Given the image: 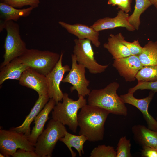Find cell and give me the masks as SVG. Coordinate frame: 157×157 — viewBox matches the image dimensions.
Masks as SVG:
<instances>
[{
    "mask_svg": "<svg viewBox=\"0 0 157 157\" xmlns=\"http://www.w3.org/2000/svg\"><path fill=\"white\" fill-rule=\"evenodd\" d=\"M110 113L107 110L98 107L85 105L81 108L78 115L79 135H84L91 142L102 140L105 123Z\"/></svg>",
    "mask_w": 157,
    "mask_h": 157,
    "instance_id": "cell-1",
    "label": "cell"
},
{
    "mask_svg": "<svg viewBox=\"0 0 157 157\" xmlns=\"http://www.w3.org/2000/svg\"><path fill=\"white\" fill-rule=\"evenodd\" d=\"M119 87L118 83L113 82L103 88L92 90L88 95V104L102 108L113 114L126 116L127 109L125 103L117 93Z\"/></svg>",
    "mask_w": 157,
    "mask_h": 157,
    "instance_id": "cell-2",
    "label": "cell"
},
{
    "mask_svg": "<svg viewBox=\"0 0 157 157\" xmlns=\"http://www.w3.org/2000/svg\"><path fill=\"white\" fill-rule=\"evenodd\" d=\"M78 96L74 101L66 93L63 94V102L57 103L52 112V117L64 125H67L73 132L76 133L78 126V112L87 104V100L83 96Z\"/></svg>",
    "mask_w": 157,
    "mask_h": 157,
    "instance_id": "cell-3",
    "label": "cell"
},
{
    "mask_svg": "<svg viewBox=\"0 0 157 157\" xmlns=\"http://www.w3.org/2000/svg\"><path fill=\"white\" fill-rule=\"evenodd\" d=\"M3 29L6 30L7 34L4 44V60L0 68L21 56L27 49L25 43L21 38L18 24L12 20L0 22V32Z\"/></svg>",
    "mask_w": 157,
    "mask_h": 157,
    "instance_id": "cell-4",
    "label": "cell"
},
{
    "mask_svg": "<svg viewBox=\"0 0 157 157\" xmlns=\"http://www.w3.org/2000/svg\"><path fill=\"white\" fill-rule=\"evenodd\" d=\"M60 54L48 50L27 49L18 58L29 68L46 76L55 67Z\"/></svg>",
    "mask_w": 157,
    "mask_h": 157,
    "instance_id": "cell-5",
    "label": "cell"
},
{
    "mask_svg": "<svg viewBox=\"0 0 157 157\" xmlns=\"http://www.w3.org/2000/svg\"><path fill=\"white\" fill-rule=\"evenodd\" d=\"M67 131L65 125L59 121L52 118L49 120L35 146V151L38 157H51L57 142L65 135Z\"/></svg>",
    "mask_w": 157,
    "mask_h": 157,
    "instance_id": "cell-6",
    "label": "cell"
},
{
    "mask_svg": "<svg viewBox=\"0 0 157 157\" xmlns=\"http://www.w3.org/2000/svg\"><path fill=\"white\" fill-rule=\"evenodd\" d=\"M74 42L73 54L78 64L83 65L92 74H100L105 71L108 65H101L97 61L90 40L75 39Z\"/></svg>",
    "mask_w": 157,
    "mask_h": 157,
    "instance_id": "cell-7",
    "label": "cell"
},
{
    "mask_svg": "<svg viewBox=\"0 0 157 157\" xmlns=\"http://www.w3.org/2000/svg\"><path fill=\"white\" fill-rule=\"evenodd\" d=\"M17 149L35 151V147L23 133L10 129H0V153L6 157L12 156Z\"/></svg>",
    "mask_w": 157,
    "mask_h": 157,
    "instance_id": "cell-8",
    "label": "cell"
},
{
    "mask_svg": "<svg viewBox=\"0 0 157 157\" xmlns=\"http://www.w3.org/2000/svg\"><path fill=\"white\" fill-rule=\"evenodd\" d=\"M71 68L62 82L69 83L72 85L70 88L71 92L76 90L78 96L81 95L84 97L88 96L91 92L88 88L90 81L85 76V68L77 63L76 57L73 54L71 55Z\"/></svg>",
    "mask_w": 157,
    "mask_h": 157,
    "instance_id": "cell-9",
    "label": "cell"
},
{
    "mask_svg": "<svg viewBox=\"0 0 157 157\" xmlns=\"http://www.w3.org/2000/svg\"><path fill=\"white\" fill-rule=\"evenodd\" d=\"M63 52L61 53L60 58L56 65L46 76L48 96L50 99H53L55 100L56 104L63 99L64 93L60 88V83L65 73L69 72L71 69L68 65H63Z\"/></svg>",
    "mask_w": 157,
    "mask_h": 157,
    "instance_id": "cell-10",
    "label": "cell"
},
{
    "mask_svg": "<svg viewBox=\"0 0 157 157\" xmlns=\"http://www.w3.org/2000/svg\"><path fill=\"white\" fill-rule=\"evenodd\" d=\"M112 65L126 81L129 82L135 80L138 72L144 67L138 55H131L114 60Z\"/></svg>",
    "mask_w": 157,
    "mask_h": 157,
    "instance_id": "cell-11",
    "label": "cell"
},
{
    "mask_svg": "<svg viewBox=\"0 0 157 157\" xmlns=\"http://www.w3.org/2000/svg\"><path fill=\"white\" fill-rule=\"evenodd\" d=\"M155 92L151 90L147 97L138 99L133 96V93L128 92L119 96L125 103L132 105L138 108L142 113L148 126V128L154 131H157V121L149 113L148 108Z\"/></svg>",
    "mask_w": 157,
    "mask_h": 157,
    "instance_id": "cell-12",
    "label": "cell"
},
{
    "mask_svg": "<svg viewBox=\"0 0 157 157\" xmlns=\"http://www.w3.org/2000/svg\"><path fill=\"white\" fill-rule=\"evenodd\" d=\"M19 83L22 86L35 90L38 96L48 95L46 76L32 69L29 68L23 72Z\"/></svg>",
    "mask_w": 157,
    "mask_h": 157,
    "instance_id": "cell-13",
    "label": "cell"
},
{
    "mask_svg": "<svg viewBox=\"0 0 157 157\" xmlns=\"http://www.w3.org/2000/svg\"><path fill=\"white\" fill-rule=\"evenodd\" d=\"M129 16L128 13L120 10L116 17L113 18L105 17L100 19L90 26L95 31L99 32L119 27H124L129 31H133L135 29L128 22Z\"/></svg>",
    "mask_w": 157,
    "mask_h": 157,
    "instance_id": "cell-14",
    "label": "cell"
},
{
    "mask_svg": "<svg viewBox=\"0 0 157 157\" xmlns=\"http://www.w3.org/2000/svg\"><path fill=\"white\" fill-rule=\"evenodd\" d=\"M59 24L69 33L79 39H88L96 47H98L101 43L99 40V31H95L91 26L81 24H71L60 21Z\"/></svg>",
    "mask_w": 157,
    "mask_h": 157,
    "instance_id": "cell-15",
    "label": "cell"
},
{
    "mask_svg": "<svg viewBox=\"0 0 157 157\" xmlns=\"http://www.w3.org/2000/svg\"><path fill=\"white\" fill-rule=\"evenodd\" d=\"M56 104L55 100L50 99L36 117L34 119L35 126L31 131V134L28 138L31 144L35 146L38 138L44 130V126L49 118V115L53 110Z\"/></svg>",
    "mask_w": 157,
    "mask_h": 157,
    "instance_id": "cell-16",
    "label": "cell"
},
{
    "mask_svg": "<svg viewBox=\"0 0 157 157\" xmlns=\"http://www.w3.org/2000/svg\"><path fill=\"white\" fill-rule=\"evenodd\" d=\"M50 98L48 95L39 96L38 98L31 109L29 114L20 126L10 128V129L23 133L28 138L31 134L30 125L37 115L48 102Z\"/></svg>",
    "mask_w": 157,
    "mask_h": 157,
    "instance_id": "cell-17",
    "label": "cell"
},
{
    "mask_svg": "<svg viewBox=\"0 0 157 157\" xmlns=\"http://www.w3.org/2000/svg\"><path fill=\"white\" fill-rule=\"evenodd\" d=\"M132 130L134 140L142 147H157V131L140 124L133 126Z\"/></svg>",
    "mask_w": 157,
    "mask_h": 157,
    "instance_id": "cell-18",
    "label": "cell"
},
{
    "mask_svg": "<svg viewBox=\"0 0 157 157\" xmlns=\"http://www.w3.org/2000/svg\"><path fill=\"white\" fill-rule=\"evenodd\" d=\"M17 58L0 68V85L8 79L19 81L23 72L28 68Z\"/></svg>",
    "mask_w": 157,
    "mask_h": 157,
    "instance_id": "cell-19",
    "label": "cell"
},
{
    "mask_svg": "<svg viewBox=\"0 0 157 157\" xmlns=\"http://www.w3.org/2000/svg\"><path fill=\"white\" fill-rule=\"evenodd\" d=\"M123 36L121 33L116 35L111 34L107 42L103 44L104 47L112 55L114 60L131 55L128 48L121 42Z\"/></svg>",
    "mask_w": 157,
    "mask_h": 157,
    "instance_id": "cell-20",
    "label": "cell"
},
{
    "mask_svg": "<svg viewBox=\"0 0 157 157\" xmlns=\"http://www.w3.org/2000/svg\"><path fill=\"white\" fill-rule=\"evenodd\" d=\"M34 8L32 7L23 9L17 8L2 2L0 3V22L17 21L22 17L29 15Z\"/></svg>",
    "mask_w": 157,
    "mask_h": 157,
    "instance_id": "cell-21",
    "label": "cell"
},
{
    "mask_svg": "<svg viewBox=\"0 0 157 157\" xmlns=\"http://www.w3.org/2000/svg\"><path fill=\"white\" fill-rule=\"evenodd\" d=\"M87 138L84 135H76L71 134L67 131L65 135L59 140L63 142L68 147L71 153L72 157H75L76 153L72 150V147L77 150L80 156L84 154L83 145Z\"/></svg>",
    "mask_w": 157,
    "mask_h": 157,
    "instance_id": "cell-22",
    "label": "cell"
},
{
    "mask_svg": "<svg viewBox=\"0 0 157 157\" xmlns=\"http://www.w3.org/2000/svg\"><path fill=\"white\" fill-rule=\"evenodd\" d=\"M139 59L143 66L157 64V41L148 42L143 47Z\"/></svg>",
    "mask_w": 157,
    "mask_h": 157,
    "instance_id": "cell-23",
    "label": "cell"
},
{
    "mask_svg": "<svg viewBox=\"0 0 157 157\" xmlns=\"http://www.w3.org/2000/svg\"><path fill=\"white\" fill-rule=\"evenodd\" d=\"M135 4L132 14L129 16L128 21L135 30L139 29L140 24L141 15L152 5L149 0H135Z\"/></svg>",
    "mask_w": 157,
    "mask_h": 157,
    "instance_id": "cell-24",
    "label": "cell"
},
{
    "mask_svg": "<svg viewBox=\"0 0 157 157\" xmlns=\"http://www.w3.org/2000/svg\"><path fill=\"white\" fill-rule=\"evenodd\" d=\"M136 78L138 81H157V64L143 67L138 72Z\"/></svg>",
    "mask_w": 157,
    "mask_h": 157,
    "instance_id": "cell-25",
    "label": "cell"
},
{
    "mask_svg": "<svg viewBox=\"0 0 157 157\" xmlns=\"http://www.w3.org/2000/svg\"><path fill=\"white\" fill-rule=\"evenodd\" d=\"M116 152L114 147L105 145H98L90 154V157H116Z\"/></svg>",
    "mask_w": 157,
    "mask_h": 157,
    "instance_id": "cell-26",
    "label": "cell"
},
{
    "mask_svg": "<svg viewBox=\"0 0 157 157\" xmlns=\"http://www.w3.org/2000/svg\"><path fill=\"white\" fill-rule=\"evenodd\" d=\"M131 144L130 140L126 136L122 137L119 140L116 148V157H131Z\"/></svg>",
    "mask_w": 157,
    "mask_h": 157,
    "instance_id": "cell-27",
    "label": "cell"
},
{
    "mask_svg": "<svg viewBox=\"0 0 157 157\" xmlns=\"http://www.w3.org/2000/svg\"><path fill=\"white\" fill-rule=\"evenodd\" d=\"M1 2L16 8H21L29 6L34 8L38 6L40 0H1Z\"/></svg>",
    "mask_w": 157,
    "mask_h": 157,
    "instance_id": "cell-28",
    "label": "cell"
},
{
    "mask_svg": "<svg viewBox=\"0 0 157 157\" xmlns=\"http://www.w3.org/2000/svg\"><path fill=\"white\" fill-rule=\"evenodd\" d=\"M138 90H149L156 92H157V81H138V84L135 86L128 90V92L134 93Z\"/></svg>",
    "mask_w": 157,
    "mask_h": 157,
    "instance_id": "cell-29",
    "label": "cell"
},
{
    "mask_svg": "<svg viewBox=\"0 0 157 157\" xmlns=\"http://www.w3.org/2000/svg\"><path fill=\"white\" fill-rule=\"evenodd\" d=\"M121 41L128 48L131 55H139L141 53L143 47L141 46L138 40L129 42L125 40V38L123 36Z\"/></svg>",
    "mask_w": 157,
    "mask_h": 157,
    "instance_id": "cell-30",
    "label": "cell"
},
{
    "mask_svg": "<svg viewBox=\"0 0 157 157\" xmlns=\"http://www.w3.org/2000/svg\"><path fill=\"white\" fill-rule=\"evenodd\" d=\"M131 0H108L107 4L112 6H117L120 9L126 13L131 11Z\"/></svg>",
    "mask_w": 157,
    "mask_h": 157,
    "instance_id": "cell-31",
    "label": "cell"
},
{
    "mask_svg": "<svg viewBox=\"0 0 157 157\" xmlns=\"http://www.w3.org/2000/svg\"><path fill=\"white\" fill-rule=\"evenodd\" d=\"M141 155L144 157H157V150L154 147L144 146L142 147Z\"/></svg>",
    "mask_w": 157,
    "mask_h": 157,
    "instance_id": "cell-32",
    "label": "cell"
},
{
    "mask_svg": "<svg viewBox=\"0 0 157 157\" xmlns=\"http://www.w3.org/2000/svg\"><path fill=\"white\" fill-rule=\"evenodd\" d=\"M13 157H38L35 151H26L19 149L13 155Z\"/></svg>",
    "mask_w": 157,
    "mask_h": 157,
    "instance_id": "cell-33",
    "label": "cell"
},
{
    "mask_svg": "<svg viewBox=\"0 0 157 157\" xmlns=\"http://www.w3.org/2000/svg\"><path fill=\"white\" fill-rule=\"evenodd\" d=\"M157 10V0H149Z\"/></svg>",
    "mask_w": 157,
    "mask_h": 157,
    "instance_id": "cell-34",
    "label": "cell"
},
{
    "mask_svg": "<svg viewBox=\"0 0 157 157\" xmlns=\"http://www.w3.org/2000/svg\"><path fill=\"white\" fill-rule=\"evenodd\" d=\"M0 157H6L4 155H3L2 153H0Z\"/></svg>",
    "mask_w": 157,
    "mask_h": 157,
    "instance_id": "cell-35",
    "label": "cell"
},
{
    "mask_svg": "<svg viewBox=\"0 0 157 157\" xmlns=\"http://www.w3.org/2000/svg\"><path fill=\"white\" fill-rule=\"evenodd\" d=\"M154 147L157 150V147Z\"/></svg>",
    "mask_w": 157,
    "mask_h": 157,
    "instance_id": "cell-36",
    "label": "cell"
},
{
    "mask_svg": "<svg viewBox=\"0 0 157 157\" xmlns=\"http://www.w3.org/2000/svg\"><path fill=\"white\" fill-rule=\"evenodd\" d=\"M131 2H132V0H131Z\"/></svg>",
    "mask_w": 157,
    "mask_h": 157,
    "instance_id": "cell-37",
    "label": "cell"
},
{
    "mask_svg": "<svg viewBox=\"0 0 157 157\" xmlns=\"http://www.w3.org/2000/svg\"><path fill=\"white\" fill-rule=\"evenodd\" d=\"M156 120H157V118H156Z\"/></svg>",
    "mask_w": 157,
    "mask_h": 157,
    "instance_id": "cell-38",
    "label": "cell"
},
{
    "mask_svg": "<svg viewBox=\"0 0 157 157\" xmlns=\"http://www.w3.org/2000/svg\"></svg>",
    "mask_w": 157,
    "mask_h": 157,
    "instance_id": "cell-39",
    "label": "cell"
}]
</instances>
